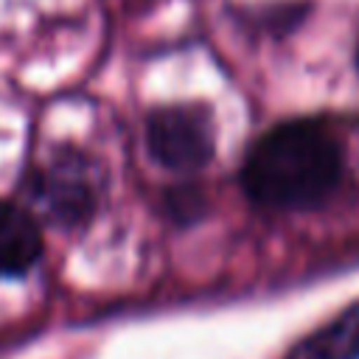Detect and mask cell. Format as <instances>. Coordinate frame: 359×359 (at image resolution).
Instances as JSON below:
<instances>
[{
	"label": "cell",
	"mask_w": 359,
	"mask_h": 359,
	"mask_svg": "<svg viewBox=\"0 0 359 359\" xmlns=\"http://www.w3.org/2000/svg\"><path fill=\"white\" fill-rule=\"evenodd\" d=\"M345 180V154L334 132L311 118L264 132L244 157L241 188L255 208L292 213L325 205Z\"/></svg>",
	"instance_id": "obj_1"
},
{
	"label": "cell",
	"mask_w": 359,
	"mask_h": 359,
	"mask_svg": "<svg viewBox=\"0 0 359 359\" xmlns=\"http://www.w3.org/2000/svg\"><path fill=\"white\" fill-rule=\"evenodd\" d=\"M36 196L56 222L76 224L87 219L95 208V185L90 180V168L76 154H65L39 174Z\"/></svg>",
	"instance_id": "obj_3"
},
{
	"label": "cell",
	"mask_w": 359,
	"mask_h": 359,
	"mask_svg": "<svg viewBox=\"0 0 359 359\" xmlns=\"http://www.w3.org/2000/svg\"><path fill=\"white\" fill-rule=\"evenodd\" d=\"M42 252V233L34 216L11 202H0V278L25 275Z\"/></svg>",
	"instance_id": "obj_4"
},
{
	"label": "cell",
	"mask_w": 359,
	"mask_h": 359,
	"mask_svg": "<svg viewBox=\"0 0 359 359\" xmlns=\"http://www.w3.org/2000/svg\"><path fill=\"white\" fill-rule=\"evenodd\" d=\"M163 208L174 222L191 224L205 216V194L196 185H174V188H168Z\"/></svg>",
	"instance_id": "obj_6"
},
{
	"label": "cell",
	"mask_w": 359,
	"mask_h": 359,
	"mask_svg": "<svg viewBox=\"0 0 359 359\" xmlns=\"http://www.w3.org/2000/svg\"><path fill=\"white\" fill-rule=\"evenodd\" d=\"M356 65H359V48H356Z\"/></svg>",
	"instance_id": "obj_7"
},
{
	"label": "cell",
	"mask_w": 359,
	"mask_h": 359,
	"mask_svg": "<svg viewBox=\"0 0 359 359\" xmlns=\"http://www.w3.org/2000/svg\"><path fill=\"white\" fill-rule=\"evenodd\" d=\"M146 140L160 165L194 171L213 157V121L199 104L160 107L149 115Z\"/></svg>",
	"instance_id": "obj_2"
},
{
	"label": "cell",
	"mask_w": 359,
	"mask_h": 359,
	"mask_svg": "<svg viewBox=\"0 0 359 359\" xmlns=\"http://www.w3.org/2000/svg\"><path fill=\"white\" fill-rule=\"evenodd\" d=\"M286 359H359V300L306 334Z\"/></svg>",
	"instance_id": "obj_5"
}]
</instances>
